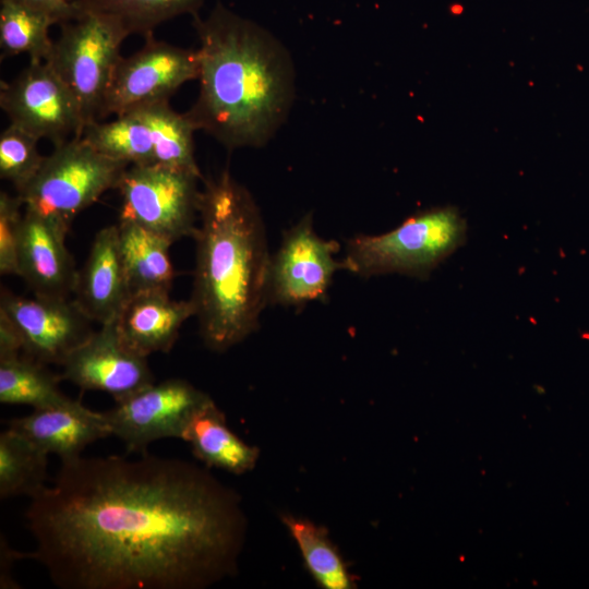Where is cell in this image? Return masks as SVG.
Segmentation results:
<instances>
[{
    "instance_id": "cell-24",
    "label": "cell",
    "mask_w": 589,
    "mask_h": 589,
    "mask_svg": "<svg viewBox=\"0 0 589 589\" xmlns=\"http://www.w3.org/2000/svg\"><path fill=\"white\" fill-rule=\"evenodd\" d=\"M56 24L48 14L15 0H0L1 57L27 53L29 60L47 61L53 43L49 28Z\"/></svg>"
},
{
    "instance_id": "cell-1",
    "label": "cell",
    "mask_w": 589,
    "mask_h": 589,
    "mask_svg": "<svg viewBox=\"0 0 589 589\" xmlns=\"http://www.w3.org/2000/svg\"><path fill=\"white\" fill-rule=\"evenodd\" d=\"M29 498L27 556L61 589H201L237 570L240 498L192 462L80 456Z\"/></svg>"
},
{
    "instance_id": "cell-29",
    "label": "cell",
    "mask_w": 589,
    "mask_h": 589,
    "mask_svg": "<svg viewBox=\"0 0 589 589\" xmlns=\"http://www.w3.org/2000/svg\"><path fill=\"white\" fill-rule=\"evenodd\" d=\"M21 351H23V346L16 328L0 312V360L17 357Z\"/></svg>"
},
{
    "instance_id": "cell-19",
    "label": "cell",
    "mask_w": 589,
    "mask_h": 589,
    "mask_svg": "<svg viewBox=\"0 0 589 589\" xmlns=\"http://www.w3.org/2000/svg\"><path fill=\"white\" fill-rule=\"evenodd\" d=\"M181 440L187 442L194 456L208 467L235 474L252 470L259 458V449L229 429L224 413L213 399L190 419Z\"/></svg>"
},
{
    "instance_id": "cell-13",
    "label": "cell",
    "mask_w": 589,
    "mask_h": 589,
    "mask_svg": "<svg viewBox=\"0 0 589 589\" xmlns=\"http://www.w3.org/2000/svg\"><path fill=\"white\" fill-rule=\"evenodd\" d=\"M0 312L16 328L25 357L62 365L92 333V322L73 301L1 291Z\"/></svg>"
},
{
    "instance_id": "cell-31",
    "label": "cell",
    "mask_w": 589,
    "mask_h": 589,
    "mask_svg": "<svg viewBox=\"0 0 589 589\" xmlns=\"http://www.w3.org/2000/svg\"><path fill=\"white\" fill-rule=\"evenodd\" d=\"M65 1L72 3V4L79 5V4H82V3L87 2L89 0H65Z\"/></svg>"
},
{
    "instance_id": "cell-23",
    "label": "cell",
    "mask_w": 589,
    "mask_h": 589,
    "mask_svg": "<svg viewBox=\"0 0 589 589\" xmlns=\"http://www.w3.org/2000/svg\"><path fill=\"white\" fill-rule=\"evenodd\" d=\"M48 456L24 436L7 428L0 434V497H32L43 490Z\"/></svg>"
},
{
    "instance_id": "cell-10",
    "label": "cell",
    "mask_w": 589,
    "mask_h": 589,
    "mask_svg": "<svg viewBox=\"0 0 589 589\" xmlns=\"http://www.w3.org/2000/svg\"><path fill=\"white\" fill-rule=\"evenodd\" d=\"M143 47L121 57L104 98L98 121L169 97L183 84L197 80L199 57L190 50L145 36Z\"/></svg>"
},
{
    "instance_id": "cell-14",
    "label": "cell",
    "mask_w": 589,
    "mask_h": 589,
    "mask_svg": "<svg viewBox=\"0 0 589 589\" xmlns=\"http://www.w3.org/2000/svg\"><path fill=\"white\" fill-rule=\"evenodd\" d=\"M61 380L100 390L119 401L154 383L146 358L121 340L113 323L100 325L62 363Z\"/></svg>"
},
{
    "instance_id": "cell-16",
    "label": "cell",
    "mask_w": 589,
    "mask_h": 589,
    "mask_svg": "<svg viewBox=\"0 0 589 589\" xmlns=\"http://www.w3.org/2000/svg\"><path fill=\"white\" fill-rule=\"evenodd\" d=\"M7 424L47 455L59 456L61 461L75 459L89 444L111 436L104 412L93 411L74 399L34 409Z\"/></svg>"
},
{
    "instance_id": "cell-8",
    "label": "cell",
    "mask_w": 589,
    "mask_h": 589,
    "mask_svg": "<svg viewBox=\"0 0 589 589\" xmlns=\"http://www.w3.org/2000/svg\"><path fill=\"white\" fill-rule=\"evenodd\" d=\"M202 175L166 165H130L117 190L119 220L135 223L171 243L194 237Z\"/></svg>"
},
{
    "instance_id": "cell-11",
    "label": "cell",
    "mask_w": 589,
    "mask_h": 589,
    "mask_svg": "<svg viewBox=\"0 0 589 589\" xmlns=\"http://www.w3.org/2000/svg\"><path fill=\"white\" fill-rule=\"evenodd\" d=\"M212 398L188 381L169 378L116 401L104 412L111 436L128 452L145 453L157 440L181 438L190 419Z\"/></svg>"
},
{
    "instance_id": "cell-2",
    "label": "cell",
    "mask_w": 589,
    "mask_h": 589,
    "mask_svg": "<svg viewBox=\"0 0 589 589\" xmlns=\"http://www.w3.org/2000/svg\"><path fill=\"white\" fill-rule=\"evenodd\" d=\"M200 40L199 96L185 112L228 149L260 147L285 121L293 100V68L268 32L221 4L193 15Z\"/></svg>"
},
{
    "instance_id": "cell-12",
    "label": "cell",
    "mask_w": 589,
    "mask_h": 589,
    "mask_svg": "<svg viewBox=\"0 0 589 589\" xmlns=\"http://www.w3.org/2000/svg\"><path fill=\"white\" fill-rule=\"evenodd\" d=\"M340 244L321 238L314 230L312 214H306L284 233L271 256L267 304L302 306L323 300L336 272L345 269L335 255Z\"/></svg>"
},
{
    "instance_id": "cell-17",
    "label": "cell",
    "mask_w": 589,
    "mask_h": 589,
    "mask_svg": "<svg viewBox=\"0 0 589 589\" xmlns=\"http://www.w3.org/2000/svg\"><path fill=\"white\" fill-rule=\"evenodd\" d=\"M81 311L100 325L113 323L131 296L121 257L118 227L98 231L73 291Z\"/></svg>"
},
{
    "instance_id": "cell-30",
    "label": "cell",
    "mask_w": 589,
    "mask_h": 589,
    "mask_svg": "<svg viewBox=\"0 0 589 589\" xmlns=\"http://www.w3.org/2000/svg\"><path fill=\"white\" fill-rule=\"evenodd\" d=\"M23 554L12 550L5 540L1 539V576L0 587L2 589H15L20 588L16 581L13 579L8 562L13 565L16 560H20Z\"/></svg>"
},
{
    "instance_id": "cell-20",
    "label": "cell",
    "mask_w": 589,
    "mask_h": 589,
    "mask_svg": "<svg viewBox=\"0 0 589 589\" xmlns=\"http://www.w3.org/2000/svg\"><path fill=\"white\" fill-rule=\"evenodd\" d=\"M119 247L131 293L170 292L175 269L166 238L131 221L117 224Z\"/></svg>"
},
{
    "instance_id": "cell-7",
    "label": "cell",
    "mask_w": 589,
    "mask_h": 589,
    "mask_svg": "<svg viewBox=\"0 0 589 589\" xmlns=\"http://www.w3.org/2000/svg\"><path fill=\"white\" fill-rule=\"evenodd\" d=\"M195 131L185 113L163 100L136 107L108 122L95 121L81 137L129 165H166L201 173L194 156Z\"/></svg>"
},
{
    "instance_id": "cell-22",
    "label": "cell",
    "mask_w": 589,
    "mask_h": 589,
    "mask_svg": "<svg viewBox=\"0 0 589 589\" xmlns=\"http://www.w3.org/2000/svg\"><path fill=\"white\" fill-rule=\"evenodd\" d=\"M60 380L45 364L25 356L0 360V402L34 409L63 404L71 398L59 388Z\"/></svg>"
},
{
    "instance_id": "cell-21",
    "label": "cell",
    "mask_w": 589,
    "mask_h": 589,
    "mask_svg": "<svg viewBox=\"0 0 589 589\" xmlns=\"http://www.w3.org/2000/svg\"><path fill=\"white\" fill-rule=\"evenodd\" d=\"M283 522L293 538L305 567L320 587L356 588L342 556L324 528L308 519L287 515L283 516Z\"/></svg>"
},
{
    "instance_id": "cell-15",
    "label": "cell",
    "mask_w": 589,
    "mask_h": 589,
    "mask_svg": "<svg viewBox=\"0 0 589 589\" xmlns=\"http://www.w3.org/2000/svg\"><path fill=\"white\" fill-rule=\"evenodd\" d=\"M65 238L49 220L25 209L19 245V277L35 296L69 299L77 271Z\"/></svg>"
},
{
    "instance_id": "cell-25",
    "label": "cell",
    "mask_w": 589,
    "mask_h": 589,
    "mask_svg": "<svg viewBox=\"0 0 589 589\" xmlns=\"http://www.w3.org/2000/svg\"><path fill=\"white\" fill-rule=\"evenodd\" d=\"M204 0H89L77 7L118 17L128 32L147 36L161 23L182 14H196Z\"/></svg>"
},
{
    "instance_id": "cell-6",
    "label": "cell",
    "mask_w": 589,
    "mask_h": 589,
    "mask_svg": "<svg viewBox=\"0 0 589 589\" xmlns=\"http://www.w3.org/2000/svg\"><path fill=\"white\" fill-rule=\"evenodd\" d=\"M61 28L46 62L75 98L86 128L98 121L104 98L122 57L121 45L130 33L118 17L86 9H81L75 19L62 23Z\"/></svg>"
},
{
    "instance_id": "cell-18",
    "label": "cell",
    "mask_w": 589,
    "mask_h": 589,
    "mask_svg": "<svg viewBox=\"0 0 589 589\" xmlns=\"http://www.w3.org/2000/svg\"><path fill=\"white\" fill-rule=\"evenodd\" d=\"M194 314L190 300H172L164 291H141L131 293L113 324L124 345L147 358L169 352L181 326Z\"/></svg>"
},
{
    "instance_id": "cell-9",
    "label": "cell",
    "mask_w": 589,
    "mask_h": 589,
    "mask_svg": "<svg viewBox=\"0 0 589 589\" xmlns=\"http://www.w3.org/2000/svg\"><path fill=\"white\" fill-rule=\"evenodd\" d=\"M0 107L10 124L55 146L81 137L85 129L75 98L46 61L29 60L16 77L2 82Z\"/></svg>"
},
{
    "instance_id": "cell-28",
    "label": "cell",
    "mask_w": 589,
    "mask_h": 589,
    "mask_svg": "<svg viewBox=\"0 0 589 589\" xmlns=\"http://www.w3.org/2000/svg\"><path fill=\"white\" fill-rule=\"evenodd\" d=\"M27 7L48 14L57 23H65L75 19L81 9L65 0H15Z\"/></svg>"
},
{
    "instance_id": "cell-26",
    "label": "cell",
    "mask_w": 589,
    "mask_h": 589,
    "mask_svg": "<svg viewBox=\"0 0 589 589\" xmlns=\"http://www.w3.org/2000/svg\"><path fill=\"white\" fill-rule=\"evenodd\" d=\"M38 141L13 124L0 135V177L14 187L16 194H22L28 188L44 164Z\"/></svg>"
},
{
    "instance_id": "cell-27",
    "label": "cell",
    "mask_w": 589,
    "mask_h": 589,
    "mask_svg": "<svg viewBox=\"0 0 589 589\" xmlns=\"http://www.w3.org/2000/svg\"><path fill=\"white\" fill-rule=\"evenodd\" d=\"M19 194L0 193V273L19 276V245L24 214Z\"/></svg>"
},
{
    "instance_id": "cell-5",
    "label": "cell",
    "mask_w": 589,
    "mask_h": 589,
    "mask_svg": "<svg viewBox=\"0 0 589 589\" xmlns=\"http://www.w3.org/2000/svg\"><path fill=\"white\" fill-rule=\"evenodd\" d=\"M129 166L82 137L72 139L55 146L36 178L19 195L25 209L43 216L67 236L74 218L106 191L116 189Z\"/></svg>"
},
{
    "instance_id": "cell-4",
    "label": "cell",
    "mask_w": 589,
    "mask_h": 589,
    "mask_svg": "<svg viewBox=\"0 0 589 589\" xmlns=\"http://www.w3.org/2000/svg\"><path fill=\"white\" fill-rule=\"evenodd\" d=\"M466 237V220L455 207H435L408 217L388 232L353 236L342 262L346 271L364 278L401 274L424 279Z\"/></svg>"
},
{
    "instance_id": "cell-3",
    "label": "cell",
    "mask_w": 589,
    "mask_h": 589,
    "mask_svg": "<svg viewBox=\"0 0 589 589\" xmlns=\"http://www.w3.org/2000/svg\"><path fill=\"white\" fill-rule=\"evenodd\" d=\"M190 301L206 347L223 352L259 328L271 256L261 212L228 169L205 180Z\"/></svg>"
}]
</instances>
